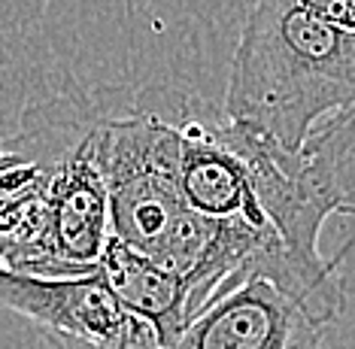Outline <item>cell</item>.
I'll use <instances>...</instances> for the list:
<instances>
[{
	"instance_id": "cell-1",
	"label": "cell",
	"mask_w": 355,
	"mask_h": 349,
	"mask_svg": "<svg viewBox=\"0 0 355 349\" xmlns=\"http://www.w3.org/2000/svg\"><path fill=\"white\" fill-rule=\"evenodd\" d=\"M355 103V31L301 10L255 0L225 92V119L297 149L322 119Z\"/></svg>"
},
{
	"instance_id": "cell-2",
	"label": "cell",
	"mask_w": 355,
	"mask_h": 349,
	"mask_svg": "<svg viewBox=\"0 0 355 349\" xmlns=\"http://www.w3.org/2000/svg\"><path fill=\"white\" fill-rule=\"evenodd\" d=\"M352 107L334 112L297 149H282L268 137L228 119L231 143L243 155L252 194L297 271L322 282H340V258L319 253V234L331 213L355 210V131Z\"/></svg>"
},
{
	"instance_id": "cell-3",
	"label": "cell",
	"mask_w": 355,
	"mask_h": 349,
	"mask_svg": "<svg viewBox=\"0 0 355 349\" xmlns=\"http://www.w3.org/2000/svg\"><path fill=\"white\" fill-rule=\"evenodd\" d=\"M94 94H55L25 110L19 134L6 140L49 176V231L61 277L98 271L110 240L107 185L94 164Z\"/></svg>"
},
{
	"instance_id": "cell-4",
	"label": "cell",
	"mask_w": 355,
	"mask_h": 349,
	"mask_svg": "<svg viewBox=\"0 0 355 349\" xmlns=\"http://www.w3.org/2000/svg\"><path fill=\"white\" fill-rule=\"evenodd\" d=\"M0 304L88 349H161L152 325L116 301L98 271L34 277L0 264Z\"/></svg>"
},
{
	"instance_id": "cell-5",
	"label": "cell",
	"mask_w": 355,
	"mask_h": 349,
	"mask_svg": "<svg viewBox=\"0 0 355 349\" xmlns=\"http://www.w3.org/2000/svg\"><path fill=\"white\" fill-rule=\"evenodd\" d=\"M325 325L288 291L246 277L216 291L164 349H322Z\"/></svg>"
},
{
	"instance_id": "cell-6",
	"label": "cell",
	"mask_w": 355,
	"mask_h": 349,
	"mask_svg": "<svg viewBox=\"0 0 355 349\" xmlns=\"http://www.w3.org/2000/svg\"><path fill=\"white\" fill-rule=\"evenodd\" d=\"M46 185L49 176L34 158L0 140V264L34 277H61Z\"/></svg>"
},
{
	"instance_id": "cell-7",
	"label": "cell",
	"mask_w": 355,
	"mask_h": 349,
	"mask_svg": "<svg viewBox=\"0 0 355 349\" xmlns=\"http://www.w3.org/2000/svg\"><path fill=\"white\" fill-rule=\"evenodd\" d=\"M98 273L128 313L152 325L161 349L191 319L189 286L180 273L167 271L164 264L152 262L116 237H110L103 246Z\"/></svg>"
},
{
	"instance_id": "cell-8",
	"label": "cell",
	"mask_w": 355,
	"mask_h": 349,
	"mask_svg": "<svg viewBox=\"0 0 355 349\" xmlns=\"http://www.w3.org/2000/svg\"><path fill=\"white\" fill-rule=\"evenodd\" d=\"M295 3L337 28L355 31V0H295Z\"/></svg>"
}]
</instances>
